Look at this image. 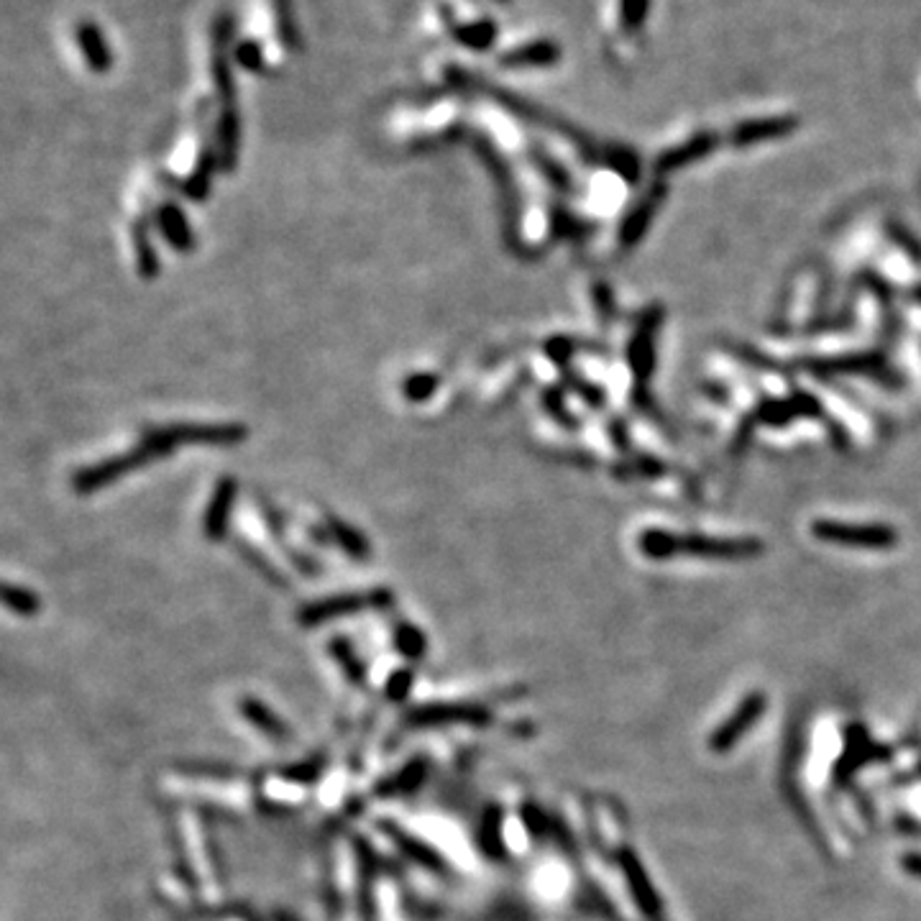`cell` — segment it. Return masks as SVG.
Wrapping results in <instances>:
<instances>
[{"instance_id": "cell-1", "label": "cell", "mask_w": 921, "mask_h": 921, "mask_svg": "<svg viewBox=\"0 0 921 921\" xmlns=\"http://www.w3.org/2000/svg\"><path fill=\"white\" fill-rule=\"evenodd\" d=\"M241 41L254 44L272 70V52L292 54L297 49V41H300L295 21H292L290 3L287 0H251L246 36H241Z\"/></svg>"}, {"instance_id": "cell-2", "label": "cell", "mask_w": 921, "mask_h": 921, "mask_svg": "<svg viewBox=\"0 0 921 921\" xmlns=\"http://www.w3.org/2000/svg\"><path fill=\"white\" fill-rule=\"evenodd\" d=\"M151 461H157V458L151 456L149 448L139 441L136 446L128 448V451L116 453V456L100 458V461H95V464L75 471V476H72V489H75L77 494H93L103 487H111V484H116V481L123 479V476L144 469V466H149Z\"/></svg>"}, {"instance_id": "cell-3", "label": "cell", "mask_w": 921, "mask_h": 921, "mask_svg": "<svg viewBox=\"0 0 921 921\" xmlns=\"http://www.w3.org/2000/svg\"><path fill=\"white\" fill-rule=\"evenodd\" d=\"M236 494H238V481L236 476H221L218 484H215L213 494L208 499V507H205L203 515V535L213 543H221L226 540L228 528H231V515H233V504H236Z\"/></svg>"}, {"instance_id": "cell-4", "label": "cell", "mask_w": 921, "mask_h": 921, "mask_svg": "<svg viewBox=\"0 0 921 921\" xmlns=\"http://www.w3.org/2000/svg\"><path fill=\"white\" fill-rule=\"evenodd\" d=\"M392 602V591L379 589L369 591V594H341V597L323 599L315 602L310 607H305L300 612V620L305 625H318L325 620H336V617H346L348 612H356L361 607H374V604H389Z\"/></svg>"}, {"instance_id": "cell-5", "label": "cell", "mask_w": 921, "mask_h": 921, "mask_svg": "<svg viewBox=\"0 0 921 921\" xmlns=\"http://www.w3.org/2000/svg\"><path fill=\"white\" fill-rule=\"evenodd\" d=\"M763 709H765V696L750 694L748 699L742 701L740 709H737V712L727 719L725 725L714 732L712 740H709V748L717 750V753H725V750H730L732 745H735V742L740 740V737L745 735V732H748L755 722H758Z\"/></svg>"}, {"instance_id": "cell-6", "label": "cell", "mask_w": 921, "mask_h": 921, "mask_svg": "<svg viewBox=\"0 0 921 921\" xmlns=\"http://www.w3.org/2000/svg\"><path fill=\"white\" fill-rule=\"evenodd\" d=\"M75 47L82 62L87 64V70L95 72V75H105L113 67L111 47L105 44L103 31L93 21H80L75 26Z\"/></svg>"}, {"instance_id": "cell-7", "label": "cell", "mask_w": 921, "mask_h": 921, "mask_svg": "<svg viewBox=\"0 0 921 921\" xmlns=\"http://www.w3.org/2000/svg\"><path fill=\"white\" fill-rule=\"evenodd\" d=\"M154 221H157L159 233L164 236L169 249L177 251V254H190V251H195V233H192L190 221H187L185 210H182L180 205L162 203L157 208Z\"/></svg>"}, {"instance_id": "cell-8", "label": "cell", "mask_w": 921, "mask_h": 921, "mask_svg": "<svg viewBox=\"0 0 921 921\" xmlns=\"http://www.w3.org/2000/svg\"><path fill=\"white\" fill-rule=\"evenodd\" d=\"M558 47L548 39L538 41H525L520 47H512L507 52H502L499 64L502 67H512V70H522V67H548L556 64Z\"/></svg>"}, {"instance_id": "cell-9", "label": "cell", "mask_w": 921, "mask_h": 921, "mask_svg": "<svg viewBox=\"0 0 921 921\" xmlns=\"http://www.w3.org/2000/svg\"><path fill=\"white\" fill-rule=\"evenodd\" d=\"M215 167H221L215 141L213 144H200L195 167L190 169L185 185H182V190H185V195L190 197V200H205V197L210 195V180H213Z\"/></svg>"}, {"instance_id": "cell-10", "label": "cell", "mask_w": 921, "mask_h": 921, "mask_svg": "<svg viewBox=\"0 0 921 921\" xmlns=\"http://www.w3.org/2000/svg\"><path fill=\"white\" fill-rule=\"evenodd\" d=\"M325 530H328V538H331L341 551H346V556L356 558V561H366V558L371 556L369 540H366L354 525H348L346 520H341V517L333 515V512L325 515Z\"/></svg>"}, {"instance_id": "cell-11", "label": "cell", "mask_w": 921, "mask_h": 921, "mask_svg": "<svg viewBox=\"0 0 921 921\" xmlns=\"http://www.w3.org/2000/svg\"><path fill=\"white\" fill-rule=\"evenodd\" d=\"M131 241H134V256H136V269H139V277L154 279L159 274V256H157V249L151 246L149 223L136 221L134 228H131Z\"/></svg>"}, {"instance_id": "cell-12", "label": "cell", "mask_w": 921, "mask_h": 921, "mask_svg": "<svg viewBox=\"0 0 921 921\" xmlns=\"http://www.w3.org/2000/svg\"><path fill=\"white\" fill-rule=\"evenodd\" d=\"M441 387V377L438 374H430V371H420V374H410V377L402 382V397L412 405H423L438 392Z\"/></svg>"}, {"instance_id": "cell-13", "label": "cell", "mask_w": 921, "mask_h": 921, "mask_svg": "<svg viewBox=\"0 0 921 921\" xmlns=\"http://www.w3.org/2000/svg\"><path fill=\"white\" fill-rule=\"evenodd\" d=\"M3 602H6L8 609L21 614V617H31V614L39 609V599H36L29 589H24V586L6 584V589H3Z\"/></svg>"}, {"instance_id": "cell-14", "label": "cell", "mask_w": 921, "mask_h": 921, "mask_svg": "<svg viewBox=\"0 0 921 921\" xmlns=\"http://www.w3.org/2000/svg\"><path fill=\"white\" fill-rule=\"evenodd\" d=\"M645 13H648V0H622L620 3V18L627 31H638L645 21Z\"/></svg>"}, {"instance_id": "cell-15", "label": "cell", "mask_w": 921, "mask_h": 921, "mask_svg": "<svg viewBox=\"0 0 921 921\" xmlns=\"http://www.w3.org/2000/svg\"><path fill=\"white\" fill-rule=\"evenodd\" d=\"M238 548H241V553H244V556L249 558V561L254 563V566H259L261 571H264V574L269 576V579L279 581V571H277V566H274V563L269 561L267 556H261V553L256 551L254 545H249V543H238Z\"/></svg>"}, {"instance_id": "cell-16", "label": "cell", "mask_w": 921, "mask_h": 921, "mask_svg": "<svg viewBox=\"0 0 921 921\" xmlns=\"http://www.w3.org/2000/svg\"><path fill=\"white\" fill-rule=\"evenodd\" d=\"M397 645H400L405 653H420L423 650V638H420V632L410 625H402L397 630Z\"/></svg>"}, {"instance_id": "cell-17", "label": "cell", "mask_w": 921, "mask_h": 921, "mask_svg": "<svg viewBox=\"0 0 921 921\" xmlns=\"http://www.w3.org/2000/svg\"><path fill=\"white\" fill-rule=\"evenodd\" d=\"M904 870L916 875V878H921V855H909V858H904Z\"/></svg>"}]
</instances>
